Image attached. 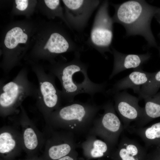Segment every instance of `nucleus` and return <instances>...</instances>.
<instances>
[{
  "instance_id": "nucleus-23",
  "label": "nucleus",
  "mask_w": 160,
  "mask_h": 160,
  "mask_svg": "<svg viewBox=\"0 0 160 160\" xmlns=\"http://www.w3.org/2000/svg\"><path fill=\"white\" fill-rule=\"evenodd\" d=\"M15 2L17 5L16 8L20 10H24L28 7V0H16L15 1Z\"/></svg>"
},
{
  "instance_id": "nucleus-16",
  "label": "nucleus",
  "mask_w": 160,
  "mask_h": 160,
  "mask_svg": "<svg viewBox=\"0 0 160 160\" xmlns=\"http://www.w3.org/2000/svg\"><path fill=\"white\" fill-rule=\"evenodd\" d=\"M42 160H56L66 156L71 152L72 148L67 143L56 141L53 137L46 140Z\"/></svg>"
},
{
  "instance_id": "nucleus-13",
  "label": "nucleus",
  "mask_w": 160,
  "mask_h": 160,
  "mask_svg": "<svg viewBox=\"0 0 160 160\" xmlns=\"http://www.w3.org/2000/svg\"><path fill=\"white\" fill-rule=\"evenodd\" d=\"M133 70L129 74L116 82L111 89L106 91V94L113 95L121 90L131 89L138 94L141 87L148 81L154 72L144 71L141 68Z\"/></svg>"
},
{
  "instance_id": "nucleus-12",
  "label": "nucleus",
  "mask_w": 160,
  "mask_h": 160,
  "mask_svg": "<svg viewBox=\"0 0 160 160\" xmlns=\"http://www.w3.org/2000/svg\"><path fill=\"white\" fill-rule=\"evenodd\" d=\"M147 150L135 140L124 136L110 157L112 160H146Z\"/></svg>"
},
{
  "instance_id": "nucleus-22",
  "label": "nucleus",
  "mask_w": 160,
  "mask_h": 160,
  "mask_svg": "<svg viewBox=\"0 0 160 160\" xmlns=\"http://www.w3.org/2000/svg\"><path fill=\"white\" fill-rule=\"evenodd\" d=\"M44 1L47 6L52 10L58 8L60 4V1L58 0H45Z\"/></svg>"
},
{
  "instance_id": "nucleus-10",
  "label": "nucleus",
  "mask_w": 160,
  "mask_h": 160,
  "mask_svg": "<svg viewBox=\"0 0 160 160\" xmlns=\"http://www.w3.org/2000/svg\"><path fill=\"white\" fill-rule=\"evenodd\" d=\"M104 113L99 121L100 134L105 142L113 148L124 129L115 112L113 104L108 102L102 106Z\"/></svg>"
},
{
  "instance_id": "nucleus-17",
  "label": "nucleus",
  "mask_w": 160,
  "mask_h": 160,
  "mask_svg": "<svg viewBox=\"0 0 160 160\" xmlns=\"http://www.w3.org/2000/svg\"><path fill=\"white\" fill-rule=\"evenodd\" d=\"M144 100L145 105L142 116L135 122V125L133 127H143L153 120L160 117V91Z\"/></svg>"
},
{
  "instance_id": "nucleus-18",
  "label": "nucleus",
  "mask_w": 160,
  "mask_h": 160,
  "mask_svg": "<svg viewBox=\"0 0 160 160\" xmlns=\"http://www.w3.org/2000/svg\"><path fill=\"white\" fill-rule=\"evenodd\" d=\"M113 149L105 142L97 139L93 141L92 147L85 149L84 153L87 157L90 159L110 156Z\"/></svg>"
},
{
  "instance_id": "nucleus-11",
  "label": "nucleus",
  "mask_w": 160,
  "mask_h": 160,
  "mask_svg": "<svg viewBox=\"0 0 160 160\" xmlns=\"http://www.w3.org/2000/svg\"><path fill=\"white\" fill-rule=\"evenodd\" d=\"M23 150L20 130L9 126L1 128L0 155L2 160H14Z\"/></svg>"
},
{
  "instance_id": "nucleus-3",
  "label": "nucleus",
  "mask_w": 160,
  "mask_h": 160,
  "mask_svg": "<svg viewBox=\"0 0 160 160\" xmlns=\"http://www.w3.org/2000/svg\"><path fill=\"white\" fill-rule=\"evenodd\" d=\"M28 70H21L10 81L5 83L4 79L0 82V115L11 116L19 110L24 100L28 97L36 98L38 86L30 81Z\"/></svg>"
},
{
  "instance_id": "nucleus-19",
  "label": "nucleus",
  "mask_w": 160,
  "mask_h": 160,
  "mask_svg": "<svg viewBox=\"0 0 160 160\" xmlns=\"http://www.w3.org/2000/svg\"><path fill=\"white\" fill-rule=\"evenodd\" d=\"M160 88V70L154 72L148 81L140 87L138 95L140 100L157 93Z\"/></svg>"
},
{
  "instance_id": "nucleus-25",
  "label": "nucleus",
  "mask_w": 160,
  "mask_h": 160,
  "mask_svg": "<svg viewBox=\"0 0 160 160\" xmlns=\"http://www.w3.org/2000/svg\"><path fill=\"white\" fill-rule=\"evenodd\" d=\"M19 160H42L41 157H38L36 156L28 157L27 159Z\"/></svg>"
},
{
  "instance_id": "nucleus-24",
  "label": "nucleus",
  "mask_w": 160,
  "mask_h": 160,
  "mask_svg": "<svg viewBox=\"0 0 160 160\" xmlns=\"http://www.w3.org/2000/svg\"><path fill=\"white\" fill-rule=\"evenodd\" d=\"M56 160H77L75 154L72 152L69 154Z\"/></svg>"
},
{
  "instance_id": "nucleus-5",
  "label": "nucleus",
  "mask_w": 160,
  "mask_h": 160,
  "mask_svg": "<svg viewBox=\"0 0 160 160\" xmlns=\"http://www.w3.org/2000/svg\"><path fill=\"white\" fill-rule=\"evenodd\" d=\"M108 3L103 2L95 15L91 31L89 42L94 48L105 57V53L109 52L113 38L112 18L108 11Z\"/></svg>"
},
{
  "instance_id": "nucleus-4",
  "label": "nucleus",
  "mask_w": 160,
  "mask_h": 160,
  "mask_svg": "<svg viewBox=\"0 0 160 160\" xmlns=\"http://www.w3.org/2000/svg\"><path fill=\"white\" fill-rule=\"evenodd\" d=\"M38 81L36 105L45 120L53 111L60 107L62 100L61 91L55 83V76L39 66L33 68Z\"/></svg>"
},
{
  "instance_id": "nucleus-15",
  "label": "nucleus",
  "mask_w": 160,
  "mask_h": 160,
  "mask_svg": "<svg viewBox=\"0 0 160 160\" xmlns=\"http://www.w3.org/2000/svg\"><path fill=\"white\" fill-rule=\"evenodd\" d=\"M126 129L139 136L147 149L160 146V122L147 127H136L129 126Z\"/></svg>"
},
{
  "instance_id": "nucleus-6",
  "label": "nucleus",
  "mask_w": 160,
  "mask_h": 160,
  "mask_svg": "<svg viewBox=\"0 0 160 160\" xmlns=\"http://www.w3.org/2000/svg\"><path fill=\"white\" fill-rule=\"evenodd\" d=\"M100 107L88 103L73 101L60 107L45 120L51 125L65 127L71 122H80L92 118Z\"/></svg>"
},
{
  "instance_id": "nucleus-21",
  "label": "nucleus",
  "mask_w": 160,
  "mask_h": 160,
  "mask_svg": "<svg viewBox=\"0 0 160 160\" xmlns=\"http://www.w3.org/2000/svg\"><path fill=\"white\" fill-rule=\"evenodd\" d=\"M153 148L152 150L148 152L146 160H160V146Z\"/></svg>"
},
{
  "instance_id": "nucleus-7",
  "label": "nucleus",
  "mask_w": 160,
  "mask_h": 160,
  "mask_svg": "<svg viewBox=\"0 0 160 160\" xmlns=\"http://www.w3.org/2000/svg\"><path fill=\"white\" fill-rule=\"evenodd\" d=\"M19 123L23 150L28 157L36 156L37 153L45 144L46 140L30 119L23 106L11 116Z\"/></svg>"
},
{
  "instance_id": "nucleus-20",
  "label": "nucleus",
  "mask_w": 160,
  "mask_h": 160,
  "mask_svg": "<svg viewBox=\"0 0 160 160\" xmlns=\"http://www.w3.org/2000/svg\"><path fill=\"white\" fill-rule=\"evenodd\" d=\"M28 36L19 27H16L9 31L6 34L4 41L6 47L9 49H13L19 43H25Z\"/></svg>"
},
{
  "instance_id": "nucleus-14",
  "label": "nucleus",
  "mask_w": 160,
  "mask_h": 160,
  "mask_svg": "<svg viewBox=\"0 0 160 160\" xmlns=\"http://www.w3.org/2000/svg\"><path fill=\"white\" fill-rule=\"evenodd\" d=\"M112 52L113 56L112 72L109 77L111 79L115 76L127 69L140 68L150 58L149 53L142 54H125L120 52L113 47Z\"/></svg>"
},
{
  "instance_id": "nucleus-1",
  "label": "nucleus",
  "mask_w": 160,
  "mask_h": 160,
  "mask_svg": "<svg viewBox=\"0 0 160 160\" xmlns=\"http://www.w3.org/2000/svg\"><path fill=\"white\" fill-rule=\"evenodd\" d=\"M80 57V52H76L71 61L55 64L48 69L60 81L62 100L68 102H73L79 94L86 93L93 97L96 93H104L107 86L106 81L98 84L90 80L87 74L88 65L81 61Z\"/></svg>"
},
{
  "instance_id": "nucleus-9",
  "label": "nucleus",
  "mask_w": 160,
  "mask_h": 160,
  "mask_svg": "<svg viewBox=\"0 0 160 160\" xmlns=\"http://www.w3.org/2000/svg\"><path fill=\"white\" fill-rule=\"evenodd\" d=\"M114 108L122 122L124 129L130 123L139 120L142 117L143 107L139 105L138 97L132 95L126 91L119 92L113 95Z\"/></svg>"
},
{
  "instance_id": "nucleus-8",
  "label": "nucleus",
  "mask_w": 160,
  "mask_h": 160,
  "mask_svg": "<svg viewBox=\"0 0 160 160\" xmlns=\"http://www.w3.org/2000/svg\"><path fill=\"white\" fill-rule=\"evenodd\" d=\"M67 18L72 29L78 31L86 27L93 12L100 4L96 0H63Z\"/></svg>"
},
{
  "instance_id": "nucleus-2",
  "label": "nucleus",
  "mask_w": 160,
  "mask_h": 160,
  "mask_svg": "<svg viewBox=\"0 0 160 160\" xmlns=\"http://www.w3.org/2000/svg\"><path fill=\"white\" fill-rule=\"evenodd\" d=\"M113 20L125 28L127 35L143 37L150 44L153 42L150 23L153 8L145 1L130 0L115 6Z\"/></svg>"
}]
</instances>
